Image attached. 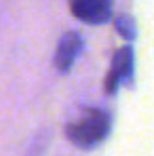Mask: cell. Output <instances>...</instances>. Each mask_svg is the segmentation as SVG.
Returning <instances> with one entry per match:
<instances>
[{"label": "cell", "instance_id": "obj_1", "mask_svg": "<svg viewBox=\"0 0 154 156\" xmlns=\"http://www.w3.org/2000/svg\"><path fill=\"white\" fill-rule=\"evenodd\" d=\"M110 129H112V116L102 108H93V110H87L76 122L68 125L66 135L76 148L93 150L106 141Z\"/></svg>", "mask_w": 154, "mask_h": 156}, {"label": "cell", "instance_id": "obj_2", "mask_svg": "<svg viewBox=\"0 0 154 156\" xmlns=\"http://www.w3.org/2000/svg\"><path fill=\"white\" fill-rule=\"evenodd\" d=\"M131 76H133V51H131V47H123L114 53L110 72L106 78V93L114 95L123 82L131 80Z\"/></svg>", "mask_w": 154, "mask_h": 156}, {"label": "cell", "instance_id": "obj_3", "mask_svg": "<svg viewBox=\"0 0 154 156\" xmlns=\"http://www.w3.org/2000/svg\"><path fill=\"white\" fill-rule=\"evenodd\" d=\"M70 11L84 23H103L112 15V0H70Z\"/></svg>", "mask_w": 154, "mask_h": 156}, {"label": "cell", "instance_id": "obj_4", "mask_svg": "<svg viewBox=\"0 0 154 156\" xmlns=\"http://www.w3.org/2000/svg\"><path fill=\"white\" fill-rule=\"evenodd\" d=\"M82 51V38L78 32H68L63 34V38L57 44V53H55V68L61 74H68L78 59V55Z\"/></svg>", "mask_w": 154, "mask_h": 156}, {"label": "cell", "instance_id": "obj_5", "mask_svg": "<svg viewBox=\"0 0 154 156\" xmlns=\"http://www.w3.org/2000/svg\"><path fill=\"white\" fill-rule=\"evenodd\" d=\"M116 30L123 38L127 40H133L135 38V21L129 17V15H118L116 17Z\"/></svg>", "mask_w": 154, "mask_h": 156}]
</instances>
